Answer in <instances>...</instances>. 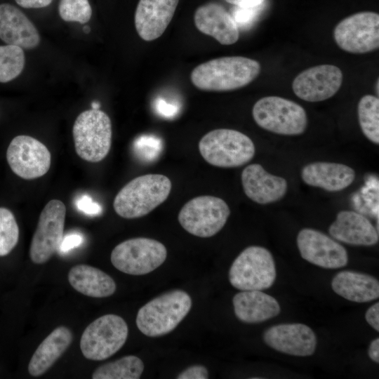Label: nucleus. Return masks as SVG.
Masks as SVG:
<instances>
[{
  "mask_svg": "<svg viewBox=\"0 0 379 379\" xmlns=\"http://www.w3.org/2000/svg\"><path fill=\"white\" fill-rule=\"evenodd\" d=\"M208 378V371L201 365L190 366L177 376L178 379H207Z\"/></svg>",
  "mask_w": 379,
  "mask_h": 379,
  "instance_id": "c9c22d12",
  "label": "nucleus"
},
{
  "mask_svg": "<svg viewBox=\"0 0 379 379\" xmlns=\"http://www.w3.org/2000/svg\"><path fill=\"white\" fill-rule=\"evenodd\" d=\"M365 318L371 326L379 331V302L373 304L367 310Z\"/></svg>",
  "mask_w": 379,
  "mask_h": 379,
  "instance_id": "e433bc0d",
  "label": "nucleus"
},
{
  "mask_svg": "<svg viewBox=\"0 0 379 379\" xmlns=\"http://www.w3.org/2000/svg\"><path fill=\"white\" fill-rule=\"evenodd\" d=\"M328 232L335 239L356 246H373L379 239L378 230L370 220L353 211H340Z\"/></svg>",
  "mask_w": 379,
  "mask_h": 379,
  "instance_id": "412c9836",
  "label": "nucleus"
},
{
  "mask_svg": "<svg viewBox=\"0 0 379 379\" xmlns=\"http://www.w3.org/2000/svg\"><path fill=\"white\" fill-rule=\"evenodd\" d=\"M337 45L351 53H366L379 47V15L372 11L352 14L334 28Z\"/></svg>",
  "mask_w": 379,
  "mask_h": 379,
  "instance_id": "9b49d317",
  "label": "nucleus"
},
{
  "mask_svg": "<svg viewBox=\"0 0 379 379\" xmlns=\"http://www.w3.org/2000/svg\"><path fill=\"white\" fill-rule=\"evenodd\" d=\"M25 62L23 49L7 44L0 46V82H8L22 72Z\"/></svg>",
  "mask_w": 379,
  "mask_h": 379,
  "instance_id": "c85d7f7f",
  "label": "nucleus"
},
{
  "mask_svg": "<svg viewBox=\"0 0 379 379\" xmlns=\"http://www.w3.org/2000/svg\"><path fill=\"white\" fill-rule=\"evenodd\" d=\"M276 279L275 262L265 248L251 246L236 258L229 271V280L240 291H262L272 286Z\"/></svg>",
  "mask_w": 379,
  "mask_h": 379,
  "instance_id": "0eeeda50",
  "label": "nucleus"
},
{
  "mask_svg": "<svg viewBox=\"0 0 379 379\" xmlns=\"http://www.w3.org/2000/svg\"><path fill=\"white\" fill-rule=\"evenodd\" d=\"M0 39L7 44L32 49L40 43V36L33 23L18 8L0 4Z\"/></svg>",
  "mask_w": 379,
  "mask_h": 379,
  "instance_id": "aec40b11",
  "label": "nucleus"
},
{
  "mask_svg": "<svg viewBox=\"0 0 379 379\" xmlns=\"http://www.w3.org/2000/svg\"><path fill=\"white\" fill-rule=\"evenodd\" d=\"M72 341L71 331L63 326L55 328L39 345L28 365L32 376L46 373L68 348Z\"/></svg>",
  "mask_w": 379,
  "mask_h": 379,
  "instance_id": "393cba45",
  "label": "nucleus"
},
{
  "mask_svg": "<svg viewBox=\"0 0 379 379\" xmlns=\"http://www.w3.org/2000/svg\"><path fill=\"white\" fill-rule=\"evenodd\" d=\"M65 213V206L60 200L52 199L44 206L29 248L34 263L46 262L58 251L64 235Z\"/></svg>",
  "mask_w": 379,
  "mask_h": 379,
  "instance_id": "f8f14e48",
  "label": "nucleus"
},
{
  "mask_svg": "<svg viewBox=\"0 0 379 379\" xmlns=\"http://www.w3.org/2000/svg\"><path fill=\"white\" fill-rule=\"evenodd\" d=\"M179 0H140L135 13L139 36L150 41L162 35L171 22Z\"/></svg>",
  "mask_w": 379,
  "mask_h": 379,
  "instance_id": "f3484780",
  "label": "nucleus"
},
{
  "mask_svg": "<svg viewBox=\"0 0 379 379\" xmlns=\"http://www.w3.org/2000/svg\"><path fill=\"white\" fill-rule=\"evenodd\" d=\"M19 239V227L13 213L0 207V256L10 253Z\"/></svg>",
  "mask_w": 379,
  "mask_h": 379,
  "instance_id": "c756f323",
  "label": "nucleus"
},
{
  "mask_svg": "<svg viewBox=\"0 0 379 379\" xmlns=\"http://www.w3.org/2000/svg\"><path fill=\"white\" fill-rule=\"evenodd\" d=\"M134 150L143 159H154L161 150V140L151 136H141L134 142Z\"/></svg>",
  "mask_w": 379,
  "mask_h": 379,
  "instance_id": "2f4dec72",
  "label": "nucleus"
},
{
  "mask_svg": "<svg viewBox=\"0 0 379 379\" xmlns=\"http://www.w3.org/2000/svg\"><path fill=\"white\" fill-rule=\"evenodd\" d=\"M232 302L236 317L248 324L265 321L281 311L277 300L261 291H241L234 296Z\"/></svg>",
  "mask_w": 379,
  "mask_h": 379,
  "instance_id": "5701e85b",
  "label": "nucleus"
},
{
  "mask_svg": "<svg viewBox=\"0 0 379 379\" xmlns=\"http://www.w3.org/2000/svg\"><path fill=\"white\" fill-rule=\"evenodd\" d=\"M359 123L364 135L372 142L379 143V99L365 95L357 106Z\"/></svg>",
  "mask_w": 379,
  "mask_h": 379,
  "instance_id": "cd10ccee",
  "label": "nucleus"
},
{
  "mask_svg": "<svg viewBox=\"0 0 379 379\" xmlns=\"http://www.w3.org/2000/svg\"><path fill=\"white\" fill-rule=\"evenodd\" d=\"M261 70L258 61L243 56H227L197 65L190 79L199 90L229 91L244 87L255 80Z\"/></svg>",
  "mask_w": 379,
  "mask_h": 379,
  "instance_id": "f257e3e1",
  "label": "nucleus"
},
{
  "mask_svg": "<svg viewBox=\"0 0 379 379\" xmlns=\"http://www.w3.org/2000/svg\"><path fill=\"white\" fill-rule=\"evenodd\" d=\"M84 242V237L81 233L74 232L63 235L58 248L60 254L68 253L73 248L80 246Z\"/></svg>",
  "mask_w": 379,
  "mask_h": 379,
  "instance_id": "f704fd0d",
  "label": "nucleus"
},
{
  "mask_svg": "<svg viewBox=\"0 0 379 379\" xmlns=\"http://www.w3.org/2000/svg\"><path fill=\"white\" fill-rule=\"evenodd\" d=\"M157 110L163 116L172 117L177 112L178 109L175 106L161 100L157 103Z\"/></svg>",
  "mask_w": 379,
  "mask_h": 379,
  "instance_id": "58836bf2",
  "label": "nucleus"
},
{
  "mask_svg": "<svg viewBox=\"0 0 379 379\" xmlns=\"http://www.w3.org/2000/svg\"><path fill=\"white\" fill-rule=\"evenodd\" d=\"M368 356L373 361L379 363V338L374 339L368 348Z\"/></svg>",
  "mask_w": 379,
  "mask_h": 379,
  "instance_id": "a19ab883",
  "label": "nucleus"
},
{
  "mask_svg": "<svg viewBox=\"0 0 379 379\" xmlns=\"http://www.w3.org/2000/svg\"><path fill=\"white\" fill-rule=\"evenodd\" d=\"M301 177L308 185L329 192H338L353 182L355 172L343 164L318 161L305 166L301 171Z\"/></svg>",
  "mask_w": 379,
  "mask_h": 379,
  "instance_id": "4be33fe9",
  "label": "nucleus"
},
{
  "mask_svg": "<svg viewBox=\"0 0 379 379\" xmlns=\"http://www.w3.org/2000/svg\"><path fill=\"white\" fill-rule=\"evenodd\" d=\"M144 370L142 361L133 355L124 357L99 366L93 373V379H138Z\"/></svg>",
  "mask_w": 379,
  "mask_h": 379,
  "instance_id": "bb28decb",
  "label": "nucleus"
},
{
  "mask_svg": "<svg viewBox=\"0 0 379 379\" xmlns=\"http://www.w3.org/2000/svg\"><path fill=\"white\" fill-rule=\"evenodd\" d=\"M75 205L79 211L88 215H98L102 211L101 206L94 201L88 194L79 197L75 201Z\"/></svg>",
  "mask_w": 379,
  "mask_h": 379,
  "instance_id": "72a5a7b5",
  "label": "nucleus"
},
{
  "mask_svg": "<svg viewBox=\"0 0 379 379\" xmlns=\"http://www.w3.org/2000/svg\"><path fill=\"white\" fill-rule=\"evenodd\" d=\"M71 286L78 292L92 298H105L116 291L114 280L100 269L87 265L72 267L68 273Z\"/></svg>",
  "mask_w": 379,
  "mask_h": 379,
  "instance_id": "a878e982",
  "label": "nucleus"
},
{
  "mask_svg": "<svg viewBox=\"0 0 379 379\" xmlns=\"http://www.w3.org/2000/svg\"><path fill=\"white\" fill-rule=\"evenodd\" d=\"M167 257V250L161 242L149 238L126 240L114 247L111 262L119 271L131 275H143L159 267Z\"/></svg>",
  "mask_w": 379,
  "mask_h": 379,
  "instance_id": "9d476101",
  "label": "nucleus"
},
{
  "mask_svg": "<svg viewBox=\"0 0 379 379\" xmlns=\"http://www.w3.org/2000/svg\"><path fill=\"white\" fill-rule=\"evenodd\" d=\"M241 183L245 194L260 204H267L282 199L287 192V181L268 173L258 164L244 168Z\"/></svg>",
  "mask_w": 379,
  "mask_h": 379,
  "instance_id": "6ab92c4d",
  "label": "nucleus"
},
{
  "mask_svg": "<svg viewBox=\"0 0 379 379\" xmlns=\"http://www.w3.org/2000/svg\"><path fill=\"white\" fill-rule=\"evenodd\" d=\"M171 187L170 179L161 174L137 177L117 193L113 203L114 209L124 218L142 217L168 198Z\"/></svg>",
  "mask_w": 379,
  "mask_h": 379,
  "instance_id": "f03ea898",
  "label": "nucleus"
},
{
  "mask_svg": "<svg viewBox=\"0 0 379 379\" xmlns=\"http://www.w3.org/2000/svg\"><path fill=\"white\" fill-rule=\"evenodd\" d=\"M72 133L76 152L82 159L98 162L109 153L112 124L104 112L92 109L81 112L74 121Z\"/></svg>",
  "mask_w": 379,
  "mask_h": 379,
  "instance_id": "423d86ee",
  "label": "nucleus"
},
{
  "mask_svg": "<svg viewBox=\"0 0 379 379\" xmlns=\"http://www.w3.org/2000/svg\"><path fill=\"white\" fill-rule=\"evenodd\" d=\"M6 159L13 172L26 180L43 176L51 164L48 149L38 140L25 135H18L11 140Z\"/></svg>",
  "mask_w": 379,
  "mask_h": 379,
  "instance_id": "ddd939ff",
  "label": "nucleus"
},
{
  "mask_svg": "<svg viewBox=\"0 0 379 379\" xmlns=\"http://www.w3.org/2000/svg\"><path fill=\"white\" fill-rule=\"evenodd\" d=\"M263 340L278 352L298 357L312 355L317 346V338L312 329L299 323L272 326L265 331Z\"/></svg>",
  "mask_w": 379,
  "mask_h": 379,
  "instance_id": "dca6fc26",
  "label": "nucleus"
},
{
  "mask_svg": "<svg viewBox=\"0 0 379 379\" xmlns=\"http://www.w3.org/2000/svg\"><path fill=\"white\" fill-rule=\"evenodd\" d=\"M343 72L333 65H319L308 68L293 79L292 88L300 99L320 102L333 97L343 84Z\"/></svg>",
  "mask_w": 379,
  "mask_h": 379,
  "instance_id": "4468645a",
  "label": "nucleus"
},
{
  "mask_svg": "<svg viewBox=\"0 0 379 379\" xmlns=\"http://www.w3.org/2000/svg\"><path fill=\"white\" fill-rule=\"evenodd\" d=\"M230 210L222 199L199 196L187 201L178 214V221L189 233L199 237H211L225 226Z\"/></svg>",
  "mask_w": 379,
  "mask_h": 379,
  "instance_id": "1a4fd4ad",
  "label": "nucleus"
},
{
  "mask_svg": "<svg viewBox=\"0 0 379 379\" xmlns=\"http://www.w3.org/2000/svg\"><path fill=\"white\" fill-rule=\"evenodd\" d=\"M297 246L303 259L323 268H341L348 262L346 249L338 241L317 230H301L297 236Z\"/></svg>",
  "mask_w": 379,
  "mask_h": 379,
  "instance_id": "2eb2a0df",
  "label": "nucleus"
},
{
  "mask_svg": "<svg viewBox=\"0 0 379 379\" xmlns=\"http://www.w3.org/2000/svg\"><path fill=\"white\" fill-rule=\"evenodd\" d=\"M252 115L260 128L284 135L303 133L308 123L307 113L301 105L279 96L258 100L253 107Z\"/></svg>",
  "mask_w": 379,
  "mask_h": 379,
  "instance_id": "39448f33",
  "label": "nucleus"
},
{
  "mask_svg": "<svg viewBox=\"0 0 379 379\" xmlns=\"http://www.w3.org/2000/svg\"><path fill=\"white\" fill-rule=\"evenodd\" d=\"M194 22L199 32L222 45L233 44L239 38L237 24L220 4L209 2L199 6L194 14Z\"/></svg>",
  "mask_w": 379,
  "mask_h": 379,
  "instance_id": "a211bd4d",
  "label": "nucleus"
},
{
  "mask_svg": "<svg viewBox=\"0 0 379 379\" xmlns=\"http://www.w3.org/2000/svg\"><path fill=\"white\" fill-rule=\"evenodd\" d=\"M128 333V326L121 317L113 314L101 316L84 331L80 340L81 352L87 359H106L123 347Z\"/></svg>",
  "mask_w": 379,
  "mask_h": 379,
  "instance_id": "6e6552de",
  "label": "nucleus"
},
{
  "mask_svg": "<svg viewBox=\"0 0 379 379\" xmlns=\"http://www.w3.org/2000/svg\"><path fill=\"white\" fill-rule=\"evenodd\" d=\"M331 287L340 296L355 302H366L379 297V282L373 277L344 270L333 278Z\"/></svg>",
  "mask_w": 379,
  "mask_h": 379,
  "instance_id": "b1692460",
  "label": "nucleus"
},
{
  "mask_svg": "<svg viewBox=\"0 0 379 379\" xmlns=\"http://www.w3.org/2000/svg\"><path fill=\"white\" fill-rule=\"evenodd\" d=\"M91 107H92V109H99V108L100 107V104L98 101H93L91 103Z\"/></svg>",
  "mask_w": 379,
  "mask_h": 379,
  "instance_id": "79ce46f5",
  "label": "nucleus"
},
{
  "mask_svg": "<svg viewBox=\"0 0 379 379\" xmlns=\"http://www.w3.org/2000/svg\"><path fill=\"white\" fill-rule=\"evenodd\" d=\"M83 31H84V33L88 34L90 32V31H91V29H90V27L88 26H84L83 27Z\"/></svg>",
  "mask_w": 379,
  "mask_h": 379,
  "instance_id": "37998d69",
  "label": "nucleus"
},
{
  "mask_svg": "<svg viewBox=\"0 0 379 379\" xmlns=\"http://www.w3.org/2000/svg\"><path fill=\"white\" fill-rule=\"evenodd\" d=\"M262 6L263 4L255 7L235 6L232 16L237 24L239 23L242 25H249L258 15L263 8Z\"/></svg>",
  "mask_w": 379,
  "mask_h": 379,
  "instance_id": "473e14b6",
  "label": "nucleus"
},
{
  "mask_svg": "<svg viewBox=\"0 0 379 379\" xmlns=\"http://www.w3.org/2000/svg\"><path fill=\"white\" fill-rule=\"evenodd\" d=\"M204 160L217 167L233 168L243 166L254 157L255 148L244 133L229 128H218L204 135L199 142Z\"/></svg>",
  "mask_w": 379,
  "mask_h": 379,
  "instance_id": "20e7f679",
  "label": "nucleus"
},
{
  "mask_svg": "<svg viewBox=\"0 0 379 379\" xmlns=\"http://www.w3.org/2000/svg\"><path fill=\"white\" fill-rule=\"evenodd\" d=\"M16 3L25 8H39L49 6L53 0H15Z\"/></svg>",
  "mask_w": 379,
  "mask_h": 379,
  "instance_id": "4c0bfd02",
  "label": "nucleus"
},
{
  "mask_svg": "<svg viewBox=\"0 0 379 379\" xmlns=\"http://www.w3.org/2000/svg\"><path fill=\"white\" fill-rule=\"evenodd\" d=\"M192 307L190 296L174 290L154 298L138 311L136 325L149 337H159L172 331L186 317Z\"/></svg>",
  "mask_w": 379,
  "mask_h": 379,
  "instance_id": "7ed1b4c3",
  "label": "nucleus"
},
{
  "mask_svg": "<svg viewBox=\"0 0 379 379\" xmlns=\"http://www.w3.org/2000/svg\"><path fill=\"white\" fill-rule=\"evenodd\" d=\"M229 4L239 7H255L260 6L266 0H225Z\"/></svg>",
  "mask_w": 379,
  "mask_h": 379,
  "instance_id": "ea45409f",
  "label": "nucleus"
},
{
  "mask_svg": "<svg viewBox=\"0 0 379 379\" xmlns=\"http://www.w3.org/2000/svg\"><path fill=\"white\" fill-rule=\"evenodd\" d=\"M58 11L63 20L81 24L88 22L92 15L91 6L88 0H60Z\"/></svg>",
  "mask_w": 379,
  "mask_h": 379,
  "instance_id": "7c9ffc66",
  "label": "nucleus"
},
{
  "mask_svg": "<svg viewBox=\"0 0 379 379\" xmlns=\"http://www.w3.org/2000/svg\"><path fill=\"white\" fill-rule=\"evenodd\" d=\"M377 93L378 94V79L377 81Z\"/></svg>",
  "mask_w": 379,
  "mask_h": 379,
  "instance_id": "c03bdc74",
  "label": "nucleus"
}]
</instances>
